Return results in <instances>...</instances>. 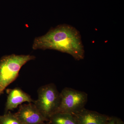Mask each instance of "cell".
Instances as JSON below:
<instances>
[{
    "instance_id": "cell-1",
    "label": "cell",
    "mask_w": 124,
    "mask_h": 124,
    "mask_svg": "<svg viewBox=\"0 0 124 124\" xmlns=\"http://www.w3.org/2000/svg\"><path fill=\"white\" fill-rule=\"evenodd\" d=\"M32 47L34 50H54L66 53L78 60L85 57L79 32L68 24L58 25L45 35L35 38Z\"/></svg>"
},
{
    "instance_id": "cell-2",
    "label": "cell",
    "mask_w": 124,
    "mask_h": 124,
    "mask_svg": "<svg viewBox=\"0 0 124 124\" xmlns=\"http://www.w3.org/2000/svg\"><path fill=\"white\" fill-rule=\"evenodd\" d=\"M34 55L11 54L0 59V96L9 85L17 79L22 67L33 60Z\"/></svg>"
},
{
    "instance_id": "cell-3",
    "label": "cell",
    "mask_w": 124,
    "mask_h": 124,
    "mask_svg": "<svg viewBox=\"0 0 124 124\" xmlns=\"http://www.w3.org/2000/svg\"><path fill=\"white\" fill-rule=\"evenodd\" d=\"M38 99L33 103L48 120L55 113L60 100V93L53 83L41 86L38 90Z\"/></svg>"
},
{
    "instance_id": "cell-4",
    "label": "cell",
    "mask_w": 124,
    "mask_h": 124,
    "mask_svg": "<svg viewBox=\"0 0 124 124\" xmlns=\"http://www.w3.org/2000/svg\"><path fill=\"white\" fill-rule=\"evenodd\" d=\"M87 101L88 94L85 92L64 88L60 93V102L55 113L73 114L85 108Z\"/></svg>"
},
{
    "instance_id": "cell-5",
    "label": "cell",
    "mask_w": 124,
    "mask_h": 124,
    "mask_svg": "<svg viewBox=\"0 0 124 124\" xmlns=\"http://www.w3.org/2000/svg\"><path fill=\"white\" fill-rule=\"evenodd\" d=\"M14 115L23 124H39L49 121L32 103L19 105L18 111Z\"/></svg>"
},
{
    "instance_id": "cell-6",
    "label": "cell",
    "mask_w": 124,
    "mask_h": 124,
    "mask_svg": "<svg viewBox=\"0 0 124 124\" xmlns=\"http://www.w3.org/2000/svg\"><path fill=\"white\" fill-rule=\"evenodd\" d=\"M72 115L78 124H106L110 117L85 108Z\"/></svg>"
},
{
    "instance_id": "cell-7",
    "label": "cell",
    "mask_w": 124,
    "mask_h": 124,
    "mask_svg": "<svg viewBox=\"0 0 124 124\" xmlns=\"http://www.w3.org/2000/svg\"><path fill=\"white\" fill-rule=\"evenodd\" d=\"M6 92L8 96L5 108V113L17 108L18 106L24 102L32 103L34 101L29 94L20 88L7 89Z\"/></svg>"
},
{
    "instance_id": "cell-8",
    "label": "cell",
    "mask_w": 124,
    "mask_h": 124,
    "mask_svg": "<svg viewBox=\"0 0 124 124\" xmlns=\"http://www.w3.org/2000/svg\"><path fill=\"white\" fill-rule=\"evenodd\" d=\"M49 121L50 124H78L72 114L65 113H54Z\"/></svg>"
},
{
    "instance_id": "cell-9",
    "label": "cell",
    "mask_w": 124,
    "mask_h": 124,
    "mask_svg": "<svg viewBox=\"0 0 124 124\" xmlns=\"http://www.w3.org/2000/svg\"><path fill=\"white\" fill-rule=\"evenodd\" d=\"M0 124H23L16 117L14 114L10 111L0 116Z\"/></svg>"
},
{
    "instance_id": "cell-10",
    "label": "cell",
    "mask_w": 124,
    "mask_h": 124,
    "mask_svg": "<svg viewBox=\"0 0 124 124\" xmlns=\"http://www.w3.org/2000/svg\"><path fill=\"white\" fill-rule=\"evenodd\" d=\"M106 124H124V123L120 119L117 117H110Z\"/></svg>"
},
{
    "instance_id": "cell-11",
    "label": "cell",
    "mask_w": 124,
    "mask_h": 124,
    "mask_svg": "<svg viewBox=\"0 0 124 124\" xmlns=\"http://www.w3.org/2000/svg\"><path fill=\"white\" fill-rule=\"evenodd\" d=\"M47 124V123H46L45 122H42V123H40V124Z\"/></svg>"
}]
</instances>
